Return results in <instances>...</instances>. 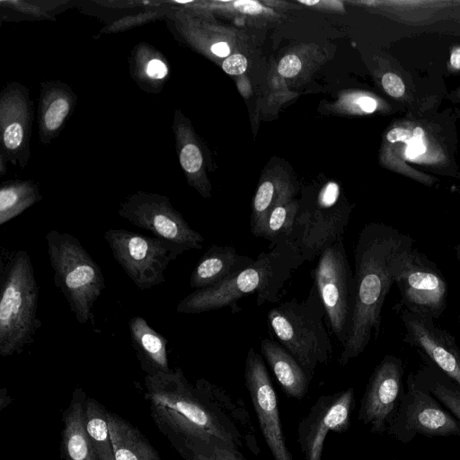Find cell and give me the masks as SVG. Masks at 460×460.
I'll return each mask as SVG.
<instances>
[{
    "instance_id": "32",
    "label": "cell",
    "mask_w": 460,
    "mask_h": 460,
    "mask_svg": "<svg viewBox=\"0 0 460 460\" xmlns=\"http://www.w3.org/2000/svg\"><path fill=\"white\" fill-rule=\"evenodd\" d=\"M382 85L389 95L399 98L405 92V86L402 79L394 73H386L382 77Z\"/></svg>"
},
{
    "instance_id": "40",
    "label": "cell",
    "mask_w": 460,
    "mask_h": 460,
    "mask_svg": "<svg viewBox=\"0 0 460 460\" xmlns=\"http://www.w3.org/2000/svg\"><path fill=\"white\" fill-rule=\"evenodd\" d=\"M450 63L454 68L460 69V48L451 53Z\"/></svg>"
},
{
    "instance_id": "44",
    "label": "cell",
    "mask_w": 460,
    "mask_h": 460,
    "mask_svg": "<svg viewBox=\"0 0 460 460\" xmlns=\"http://www.w3.org/2000/svg\"><path fill=\"white\" fill-rule=\"evenodd\" d=\"M358 460H361V459H358Z\"/></svg>"
},
{
    "instance_id": "22",
    "label": "cell",
    "mask_w": 460,
    "mask_h": 460,
    "mask_svg": "<svg viewBox=\"0 0 460 460\" xmlns=\"http://www.w3.org/2000/svg\"><path fill=\"white\" fill-rule=\"evenodd\" d=\"M128 329L137 358L146 375L170 372L167 339L153 329L141 316L130 318Z\"/></svg>"
},
{
    "instance_id": "21",
    "label": "cell",
    "mask_w": 460,
    "mask_h": 460,
    "mask_svg": "<svg viewBox=\"0 0 460 460\" xmlns=\"http://www.w3.org/2000/svg\"><path fill=\"white\" fill-rule=\"evenodd\" d=\"M261 351L286 395L303 399L312 379L298 361L280 343L270 339L261 340Z\"/></svg>"
},
{
    "instance_id": "1",
    "label": "cell",
    "mask_w": 460,
    "mask_h": 460,
    "mask_svg": "<svg viewBox=\"0 0 460 460\" xmlns=\"http://www.w3.org/2000/svg\"><path fill=\"white\" fill-rule=\"evenodd\" d=\"M413 239L384 223H368L361 229L354 249L355 299L349 332L339 363L346 366L358 357L381 327L382 308L395 281L403 255Z\"/></svg>"
},
{
    "instance_id": "16",
    "label": "cell",
    "mask_w": 460,
    "mask_h": 460,
    "mask_svg": "<svg viewBox=\"0 0 460 460\" xmlns=\"http://www.w3.org/2000/svg\"><path fill=\"white\" fill-rule=\"evenodd\" d=\"M400 313L405 328L403 341L460 386V349L455 337L428 314L402 307Z\"/></svg>"
},
{
    "instance_id": "18",
    "label": "cell",
    "mask_w": 460,
    "mask_h": 460,
    "mask_svg": "<svg viewBox=\"0 0 460 460\" xmlns=\"http://www.w3.org/2000/svg\"><path fill=\"white\" fill-rule=\"evenodd\" d=\"M254 261L250 256L238 253L233 246L212 244L193 269L190 286L194 289L212 287Z\"/></svg>"
},
{
    "instance_id": "39",
    "label": "cell",
    "mask_w": 460,
    "mask_h": 460,
    "mask_svg": "<svg viewBox=\"0 0 460 460\" xmlns=\"http://www.w3.org/2000/svg\"><path fill=\"white\" fill-rule=\"evenodd\" d=\"M12 402V397L9 395L6 388H2L0 390V410L3 411L5 407H7Z\"/></svg>"
},
{
    "instance_id": "9",
    "label": "cell",
    "mask_w": 460,
    "mask_h": 460,
    "mask_svg": "<svg viewBox=\"0 0 460 460\" xmlns=\"http://www.w3.org/2000/svg\"><path fill=\"white\" fill-rule=\"evenodd\" d=\"M340 198L339 185L330 181L319 191L314 207L299 205L290 245L298 252L302 263L312 261L323 248L343 238L349 208L339 205Z\"/></svg>"
},
{
    "instance_id": "12",
    "label": "cell",
    "mask_w": 460,
    "mask_h": 460,
    "mask_svg": "<svg viewBox=\"0 0 460 460\" xmlns=\"http://www.w3.org/2000/svg\"><path fill=\"white\" fill-rule=\"evenodd\" d=\"M400 306L429 314L438 320L447 305V282L436 263L411 248L401 260L395 281Z\"/></svg>"
},
{
    "instance_id": "19",
    "label": "cell",
    "mask_w": 460,
    "mask_h": 460,
    "mask_svg": "<svg viewBox=\"0 0 460 460\" xmlns=\"http://www.w3.org/2000/svg\"><path fill=\"white\" fill-rule=\"evenodd\" d=\"M87 394L76 387L67 408L63 411L60 455L62 460H99L92 447L84 427Z\"/></svg>"
},
{
    "instance_id": "15",
    "label": "cell",
    "mask_w": 460,
    "mask_h": 460,
    "mask_svg": "<svg viewBox=\"0 0 460 460\" xmlns=\"http://www.w3.org/2000/svg\"><path fill=\"white\" fill-rule=\"evenodd\" d=\"M403 372L402 360L394 355H386L372 372L358 415L372 433L386 432L404 392Z\"/></svg>"
},
{
    "instance_id": "8",
    "label": "cell",
    "mask_w": 460,
    "mask_h": 460,
    "mask_svg": "<svg viewBox=\"0 0 460 460\" xmlns=\"http://www.w3.org/2000/svg\"><path fill=\"white\" fill-rule=\"evenodd\" d=\"M103 238L115 261L142 291L162 285L169 263L186 252L177 243L126 229L111 228Z\"/></svg>"
},
{
    "instance_id": "28",
    "label": "cell",
    "mask_w": 460,
    "mask_h": 460,
    "mask_svg": "<svg viewBox=\"0 0 460 460\" xmlns=\"http://www.w3.org/2000/svg\"><path fill=\"white\" fill-rule=\"evenodd\" d=\"M42 199L31 181H9L0 189V226L11 221Z\"/></svg>"
},
{
    "instance_id": "37",
    "label": "cell",
    "mask_w": 460,
    "mask_h": 460,
    "mask_svg": "<svg viewBox=\"0 0 460 460\" xmlns=\"http://www.w3.org/2000/svg\"><path fill=\"white\" fill-rule=\"evenodd\" d=\"M359 108L365 112H373L376 109V102L375 99L368 96H362L357 101Z\"/></svg>"
},
{
    "instance_id": "13",
    "label": "cell",
    "mask_w": 460,
    "mask_h": 460,
    "mask_svg": "<svg viewBox=\"0 0 460 460\" xmlns=\"http://www.w3.org/2000/svg\"><path fill=\"white\" fill-rule=\"evenodd\" d=\"M244 382L261 434L274 460H294L286 443L277 394L261 356L253 348L246 355Z\"/></svg>"
},
{
    "instance_id": "23",
    "label": "cell",
    "mask_w": 460,
    "mask_h": 460,
    "mask_svg": "<svg viewBox=\"0 0 460 460\" xmlns=\"http://www.w3.org/2000/svg\"><path fill=\"white\" fill-rule=\"evenodd\" d=\"M107 417L116 460H163L137 427L115 412L108 411Z\"/></svg>"
},
{
    "instance_id": "34",
    "label": "cell",
    "mask_w": 460,
    "mask_h": 460,
    "mask_svg": "<svg viewBox=\"0 0 460 460\" xmlns=\"http://www.w3.org/2000/svg\"><path fill=\"white\" fill-rule=\"evenodd\" d=\"M247 58L242 54H234L224 60L223 70L229 75H241L247 68Z\"/></svg>"
},
{
    "instance_id": "41",
    "label": "cell",
    "mask_w": 460,
    "mask_h": 460,
    "mask_svg": "<svg viewBox=\"0 0 460 460\" xmlns=\"http://www.w3.org/2000/svg\"><path fill=\"white\" fill-rule=\"evenodd\" d=\"M300 3L304 4H307V5H314V4H316L319 3V1H299Z\"/></svg>"
},
{
    "instance_id": "43",
    "label": "cell",
    "mask_w": 460,
    "mask_h": 460,
    "mask_svg": "<svg viewBox=\"0 0 460 460\" xmlns=\"http://www.w3.org/2000/svg\"><path fill=\"white\" fill-rule=\"evenodd\" d=\"M458 323H459V326H460V317H459V319H458Z\"/></svg>"
},
{
    "instance_id": "27",
    "label": "cell",
    "mask_w": 460,
    "mask_h": 460,
    "mask_svg": "<svg viewBox=\"0 0 460 460\" xmlns=\"http://www.w3.org/2000/svg\"><path fill=\"white\" fill-rule=\"evenodd\" d=\"M108 410L96 399L87 396L84 427L89 442L99 460H116L108 427Z\"/></svg>"
},
{
    "instance_id": "25",
    "label": "cell",
    "mask_w": 460,
    "mask_h": 460,
    "mask_svg": "<svg viewBox=\"0 0 460 460\" xmlns=\"http://www.w3.org/2000/svg\"><path fill=\"white\" fill-rule=\"evenodd\" d=\"M418 385L429 392L460 421V386L431 364L413 373Z\"/></svg>"
},
{
    "instance_id": "33",
    "label": "cell",
    "mask_w": 460,
    "mask_h": 460,
    "mask_svg": "<svg viewBox=\"0 0 460 460\" xmlns=\"http://www.w3.org/2000/svg\"><path fill=\"white\" fill-rule=\"evenodd\" d=\"M302 63L299 58L290 54L282 58L278 66L279 73L286 77L290 78L296 75L301 70Z\"/></svg>"
},
{
    "instance_id": "42",
    "label": "cell",
    "mask_w": 460,
    "mask_h": 460,
    "mask_svg": "<svg viewBox=\"0 0 460 460\" xmlns=\"http://www.w3.org/2000/svg\"><path fill=\"white\" fill-rule=\"evenodd\" d=\"M456 253L457 260L460 261V241L458 244L456 246Z\"/></svg>"
},
{
    "instance_id": "20",
    "label": "cell",
    "mask_w": 460,
    "mask_h": 460,
    "mask_svg": "<svg viewBox=\"0 0 460 460\" xmlns=\"http://www.w3.org/2000/svg\"><path fill=\"white\" fill-rule=\"evenodd\" d=\"M195 385L208 402L234 426L247 448L253 455L258 456L261 453V448L250 412L243 401L205 378L198 379Z\"/></svg>"
},
{
    "instance_id": "29",
    "label": "cell",
    "mask_w": 460,
    "mask_h": 460,
    "mask_svg": "<svg viewBox=\"0 0 460 460\" xmlns=\"http://www.w3.org/2000/svg\"><path fill=\"white\" fill-rule=\"evenodd\" d=\"M298 209L297 202L278 204L269 212L254 236L270 241V249L279 243L290 244Z\"/></svg>"
},
{
    "instance_id": "4",
    "label": "cell",
    "mask_w": 460,
    "mask_h": 460,
    "mask_svg": "<svg viewBox=\"0 0 460 460\" xmlns=\"http://www.w3.org/2000/svg\"><path fill=\"white\" fill-rule=\"evenodd\" d=\"M0 356L21 353L41 325L38 318L39 287L29 253L16 251L2 270Z\"/></svg>"
},
{
    "instance_id": "6",
    "label": "cell",
    "mask_w": 460,
    "mask_h": 460,
    "mask_svg": "<svg viewBox=\"0 0 460 460\" xmlns=\"http://www.w3.org/2000/svg\"><path fill=\"white\" fill-rule=\"evenodd\" d=\"M45 239L55 286L77 322L94 325L93 305L105 287L102 269L74 235L50 230Z\"/></svg>"
},
{
    "instance_id": "5",
    "label": "cell",
    "mask_w": 460,
    "mask_h": 460,
    "mask_svg": "<svg viewBox=\"0 0 460 460\" xmlns=\"http://www.w3.org/2000/svg\"><path fill=\"white\" fill-rule=\"evenodd\" d=\"M325 311L313 283L306 298H293L268 312V324L279 343L313 379L315 368L326 364L333 348L323 323Z\"/></svg>"
},
{
    "instance_id": "38",
    "label": "cell",
    "mask_w": 460,
    "mask_h": 460,
    "mask_svg": "<svg viewBox=\"0 0 460 460\" xmlns=\"http://www.w3.org/2000/svg\"><path fill=\"white\" fill-rule=\"evenodd\" d=\"M211 51L217 57L225 58L229 55L230 49L226 42H217L211 46Z\"/></svg>"
},
{
    "instance_id": "30",
    "label": "cell",
    "mask_w": 460,
    "mask_h": 460,
    "mask_svg": "<svg viewBox=\"0 0 460 460\" xmlns=\"http://www.w3.org/2000/svg\"><path fill=\"white\" fill-rule=\"evenodd\" d=\"M179 160L182 169L188 174L198 173L203 163L199 148L192 143H186L181 147Z\"/></svg>"
},
{
    "instance_id": "35",
    "label": "cell",
    "mask_w": 460,
    "mask_h": 460,
    "mask_svg": "<svg viewBox=\"0 0 460 460\" xmlns=\"http://www.w3.org/2000/svg\"><path fill=\"white\" fill-rule=\"evenodd\" d=\"M146 75L152 79H163L166 76L168 69L164 61L159 58H152L145 67Z\"/></svg>"
},
{
    "instance_id": "7",
    "label": "cell",
    "mask_w": 460,
    "mask_h": 460,
    "mask_svg": "<svg viewBox=\"0 0 460 460\" xmlns=\"http://www.w3.org/2000/svg\"><path fill=\"white\" fill-rule=\"evenodd\" d=\"M312 279L332 332L343 348L349 332L355 299L354 273L343 238L322 250Z\"/></svg>"
},
{
    "instance_id": "14",
    "label": "cell",
    "mask_w": 460,
    "mask_h": 460,
    "mask_svg": "<svg viewBox=\"0 0 460 460\" xmlns=\"http://www.w3.org/2000/svg\"><path fill=\"white\" fill-rule=\"evenodd\" d=\"M354 402L352 387L318 397L297 427V443L305 460H322L328 433L349 429Z\"/></svg>"
},
{
    "instance_id": "11",
    "label": "cell",
    "mask_w": 460,
    "mask_h": 460,
    "mask_svg": "<svg viewBox=\"0 0 460 460\" xmlns=\"http://www.w3.org/2000/svg\"><path fill=\"white\" fill-rule=\"evenodd\" d=\"M118 214L155 237L177 243L186 251L203 247L204 237L190 227L165 196L137 191L120 204Z\"/></svg>"
},
{
    "instance_id": "36",
    "label": "cell",
    "mask_w": 460,
    "mask_h": 460,
    "mask_svg": "<svg viewBox=\"0 0 460 460\" xmlns=\"http://www.w3.org/2000/svg\"><path fill=\"white\" fill-rule=\"evenodd\" d=\"M235 9L243 13L257 14L262 11V6L256 1L239 0L234 3Z\"/></svg>"
},
{
    "instance_id": "2",
    "label": "cell",
    "mask_w": 460,
    "mask_h": 460,
    "mask_svg": "<svg viewBox=\"0 0 460 460\" xmlns=\"http://www.w3.org/2000/svg\"><path fill=\"white\" fill-rule=\"evenodd\" d=\"M151 417L171 443L185 438H219L241 448L244 444L234 426L190 384L180 367L145 376Z\"/></svg>"
},
{
    "instance_id": "17",
    "label": "cell",
    "mask_w": 460,
    "mask_h": 460,
    "mask_svg": "<svg viewBox=\"0 0 460 460\" xmlns=\"http://www.w3.org/2000/svg\"><path fill=\"white\" fill-rule=\"evenodd\" d=\"M31 102L26 88L13 84L4 88L0 99L2 151L13 164L24 166L29 157L31 127Z\"/></svg>"
},
{
    "instance_id": "3",
    "label": "cell",
    "mask_w": 460,
    "mask_h": 460,
    "mask_svg": "<svg viewBox=\"0 0 460 460\" xmlns=\"http://www.w3.org/2000/svg\"><path fill=\"white\" fill-rule=\"evenodd\" d=\"M303 263L290 244L277 243L269 252H261L255 261L243 270L212 287L195 289L177 306L180 314H197L229 307L233 314L241 311L237 301L256 293V305L277 303L279 292L294 270Z\"/></svg>"
},
{
    "instance_id": "10",
    "label": "cell",
    "mask_w": 460,
    "mask_h": 460,
    "mask_svg": "<svg viewBox=\"0 0 460 460\" xmlns=\"http://www.w3.org/2000/svg\"><path fill=\"white\" fill-rule=\"evenodd\" d=\"M386 432L402 443L410 442L417 435L460 438V421L429 392L418 385L411 373Z\"/></svg>"
},
{
    "instance_id": "26",
    "label": "cell",
    "mask_w": 460,
    "mask_h": 460,
    "mask_svg": "<svg viewBox=\"0 0 460 460\" xmlns=\"http://www.w3.org/2000/svg\"><path fill=\"white\" fill-rule=\"evenodd\" d=\"M184 460H248L235 446L219 438H185L170 443Z\"/></svg>"
},
{
    "instance_id": "31",
    "label": "cell",
    "mask_w": 460,
    "mask_h": 460,
    "mask_svg": "<svg viewBox=\"0 0 460 460\" xmlns=\"http://www.w3.org/2000/svg\"><path fill=\"white\" fill-rule=\"evenodd\" d=\"M424 131L421 128H416L413 131V135L406 140L407 148L405 155L407 158L413 159L426 151V146L422 141Z\"/></svg>"
},
{
    "instance_id": "24",
    "label": "cell",
    "mask_w": 460,
    "mask_h": 460,
    "mask_svg": "<svg viewBox=\"0 0 460 460\" xmlns=\"http://www.w3.org/2000/svg\"><path fill=\"white\" fill-rule=\"evenodd\" d=\"M73 93L59 82L41 87L39 122L41 141L48 143L66 121L73 110Z\"/></svg>"
}]
</instances>
